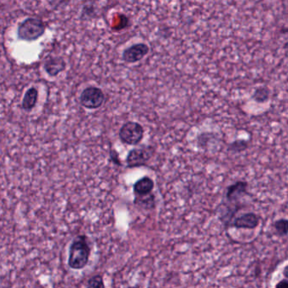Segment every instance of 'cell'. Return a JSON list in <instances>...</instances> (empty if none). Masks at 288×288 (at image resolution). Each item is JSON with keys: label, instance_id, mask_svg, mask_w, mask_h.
I'll use <instances>...</instances> for the list:
<instances>
[{"label": "cell", "instance_id": "8992f818", "mask_svg": "<svg viewBox=\"0 0 288 288\" xmlns=\"http://www.w3.org/2000/svg\"><path fill=\"white\" fill-rule=\"evenodd\" d=\"M149 53V46L144 43H139L125 48L122 53V59L127 64H135L146 58Z\"/></svg>", "mask_w": 288, "mask_h": 288}, {"label": "cell", "instance_id": "52a82bcc", "mask_svg": "<svg viewBox=\"0 0 288 288\" xmlns=\"http://www.w3.org/2000/svg\"><path fill=\"white\" fill-rule=\"evenodd\" d=\"M248 182L238 181L227 188L226 199L230 203H235L248 195Z\"/></svg>", "mask_w": 288, "mask_h": 288}, {"label": "cell", "instance_id": "5bb4252c", "mask_svg": "<svg viewBox=\"0 0 288 288\" xmlns=\"http://www.w3.org/2000/svg\"><path fill=\"white\" fill-rule=\"evenodd\" d=\"M249 148V142L245 139H237L232 142L228 146V152H233V153H240L244 152Z\"/></svg>", "mask_w": 288, "mask_h": 288}, {"label": "cell", "instance_id": "2e32d148", "mask_svg": "<svg viewBox=\"0 0 288 288\" xmlns=\"http://www.w3.org/2000/svg\"><path fill=\"white\" fill-rule=\"evenodd\" d=\"M87 287H96V288H104L105 287L104 285V278L101 275H96L90 278L87 281Z\"/></svg>", "mask_w": 288, "mask_h": 288}, {"label": "cell", "instance_id": "ac0fdd59", "mask_svg": "<svg viewBox=\"0 0 288 288\" xmlns=\"http://www.w3.org/2000/svg\"><path fill=\"white\" fill-rule=\"evenodd\" d=\"M94 7L93 6H90V5H87V6H84L83 8V12H82V16L84 17L86 15H94Z\"/></svg>", "mask_w": 288, "mask_h": 288}, {"label": "cell", "instance_id": "9c48e42d", "mask_svg": "<svg viewBox=\"0 0 288 288\" xmlns=\"http://www.w3.org/2000/svg\"><path fill=\"white\" fill-rule=\"evenodd\" d=\"M65 68L66 64L61 57L49 58L44 64V70L50 76H57L59 73L65 70Z\"/></svg>", "mask_w": 288, "mask_h": 288}, {"label": "cell", "instance_id": "9a60e30c", "mask_svg": "<svg viewBox=\"0 0 288 288\" xmlns=\"http://www.w3.org/2000/svg\"><path fill=\"white\" fill-rule=\"evenodd\" d=\"M277 235L280 237H286L288 233V221L286 218L279 219L273 224Z\"/></svg>", "mask_w": 288, "mask_h": 288}, {"label": "cell", "instance_id": "ffe728a7", "mask_svg": "<svg viewBox=\"0 0 288 288\" xmlns=\"http://www.w3.org/2000/svg\"><path fill=\"white\" fill-rule=\"evenodd\" d=\"M283 275H284V276H285V278H288V266H287V265H286V266H285V268H284Z\"/></svg>", "mask_w": 288, "mask_h": 288}, {"label": "cell", "instance_id": "4fadbf2b", "mask_svg": "<svg viewBox=\"0 0 288 288\" xmlns=\"http://www.w3.org/2000/svg\"><path fill=\"white\" fill-rule=\"evenodd\" d=\"M271 91L266 87H259L253 92L251 98L258 104H264L269 101Z\"/></svg>", "mask_w": 288, "mask_h": 288}, {"label": "cell", "instance_id": "8fae6325", "mask_svg": "<svg viewBox=\"0 0 288 288\" xmlns=\"http://www.w3.org/2000/svg\"><path fill=\"white\" fill-rule=\"evenodd\" d=\"M38 98V91L35 87H31L27 90L22 100V108L27 112L32 110L36 106V101Z\"/></svg>", "mask_w": 288, "mask_h": 288}, {"label": "cell", "instance_id": "5b68a950", "mask_svg": "<svg viewBox=\"0 0 288 288\" xmlns=\"http://www.w3.org/2000/svg\"><path fill=\"white\" fill-rule=\"evenodd\" d=\"M79 101L82 106L87 109H97L104 104L105 94L98 87H87L82 91Z\"/></svg>", "mask_w": 288, "mask_h": 288}, {"label": "cell", "instance_id": "d6986e66", "mask_svg": "<svg viewBox=\"0 0 288 288\" xmlns=\"http://www.w3.org/2000/svg\"><path fill=\"white\" fill-rule=\"evenodd\" d=\"M276 286L277 288L287 287L288 286L287 278L283 279V280H281V281H279L278 283L276 284Z\"/></svg>", "mask_w": 288, "mask_h": 288}, {"label": "cell", "instance_id": "7a4b0ae2", "mask_svg": "<svg viewBox=\"0 0 288 288\" xmlns=\"http://www.w3.org/2000/svg\"><path fill=\"white\" fill-rule=\"evenodd\" d=\"M45 32V26L41 19L27 18L19 24L17 35L23 41L33 42L40 38Z\"/></svg>", "mask_w": 288, "mask_h": 288}, {"label": "cell", "instance_id": "ba28073f", "mask_svg": "<svg viewBox=\"0 0 288 288\" xmlns=\"http://www.w3.org/2000/svg\"><path fill=\"white\" fill-rule=\"evenodd\" d=\"M259 224V217L255 213L249 212L238 216L232 221L230 227L243 229H255Z\"/></svg>", "mask_w": 288, "mask_h": 288}, {"label": "cell", "instance_id": "7c38bea8", "mask_svg": "<svg viewBox=\"0 0 288 288\" xmlns=\"http://www.w3.org/2000/svg\"><path fill=\"white\" fill-rule=\"evenodd\" d=\"M135 204L142 209L152 210L155 207V195L152 193L146 195H135Z\"/></svg>", "mask_w": 288, "mask_h": 288}, {"label": "cell", "instance_id": "277c9868", "mask_svg": "<svg viewBox=\"0 0 288 288\" xmlns=\"http://www.w3.org/2000/svg\"><path fill=\"white\" fill-rule=\"evenodd\" d=\"M153 147L143 146L139 148H134L128 154L126 163L128 168H134L144 167L152 159L154 155Z\"/></svg>", "mask_w": 288, "mask_h": 288}, {"label": "cell", "instance_id": "6da1fadb", "mask_svg": "<svg viewBox=\"0 0 288 288\" xmlns=\"http://www.w3.org/2000/svg\"><path fill=\"white\" fill-rule=\"evenodd\" d=\"M91 248L86 235H79L73 239L69 250L68 264L73 270H82L89 262Z\"/></svg>", "mask_w": 288, "mask_h": 288}, {"label": "cell", "instance_id": "3957f363", "mask_svg": "<svg viewBox=\"0 0 288 288\" xmlns=\"http://www.w3.org/2000/svg\"><path fill=\"white\" fill-rule=\"evenodd\" d=\"M144 128L140 124L134 121H128L119 130V139L124 144L136 146L144 137Z\"/></svg>", "mask_w": 288, "mask_h": 288}, {"label": "cell", "instance_id": "e0dca14e", "mask_svg": "<svg viewBox=\"0 0 288 288\" xmlns=\"http://www.w3.org/2000/svg\"><path fill=\"white\" fill-rule=\"evenodd\" d=\"M109 155H110L111 161H113V163L115 164V165L122 166V163H121L120 159H119V156H118V152H116L115 150H111Z\"/></svg>", "mask_w": 288, "mask_h": 288}, {"label": "cell", "instance_id": "30bf717a", "mask_svg": "<svg viewBox=\"0 0 288 288\" xmlns=\"http://www.w3.org/2000/svg\"><path fill=\"white\" fill-rule=\"evenodd\" d=\"M154 181L149 177H144L135 182L134 192L135 195H146L152 192L154 189Z\"/></svg>", "mask_w": 288, "mask_h": 288}]
</instances>
